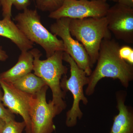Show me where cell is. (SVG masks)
<instances>
[{
  "label": "cell",
  "mask_w": 133,
  "mask_h": 133,
  "mask_svg": "<svg viewBox=\"0 0 133 133\" xmlns=\"http://www.w3.org/2000/svg\"><path fill=\"white\" fill-rule=\"evenodd\" d=\"M34 57V74L41 78L49 87L52 92V103L61 111L64 110L66 104L64 101L65 94L61 88L62 76L66 75L68 69L63 64L64 51H56L45 60L40 59L42 54L37 49L30 50Z\"/></svg>",
  "instance_id": "7a4b0ae2"
},
{
  "label": "cell",
  "mask_w": 133,
  "mask_h": 133,
  "mask_svg": "<svg viewBox=\"0 0 133 133\" xmlns=\"http://www.w3.org/2000/svg\"><path fill=\"white\" fill-rule=\"evenodd\" d=\"M8 55L6 52L3 50L2 46H0V61L4 62L8 58Z\"/></svg>",
  "instance_id": "ffe728a7"
},
{
  "label": "cell",
  "mask_w": 133,
  "mask_h": 133,
  "mask_svg": "<svg viewBox=\"0 0 133 133\" xmlns=\"http://www.w3.org/2000/svg\"><path fill=\"white\" fill-rule=\"evenodd\" d=\"M63 60L70 65V76L69 79L66 77L62 79L60 86L64 92L70 91L73 95L72 106L66 114L65 124L68 127H75L77 119H80L83 113L79 108V103L82 101L83 104L87 105L88 100L84 94L83 87L89 83V77L85 72L78 67L74 59L66 53L64 52Z\"/></svg>",
  "instance_id": "5b68a950"
},
{
  "label": "cell",
  "mask_w": 133,
  "mask_h": 133,
  "mask_svg": "<svg viewBox=\"0 0 133 133\" xmlns=\"http://www.w3.org/2000/svg\"><path fill=\"white\" fill-rule=\"evenodd\" d=\"M69 30L72 36L81 43L89 56L92 66L97 60L102 40L111 38V33L108 28L105 16L71 19Z\"/></svg>",
  "instance_id": "3957f363"
},
{
  "label": "cell",
  "mask_w": 133,
  "mask_h": 133,
  "mask_svg": "<svg viewBox=\"0 0 133 133\" xmlns=\"http://www.w3.org/2000/svg\"><path fill=\"white\" fill-rule=\"evenodd\" d=\"M12 84L20 90L31 95H35L47 85L42 78L31 72L17 79Z\"/></svg>",
  "instance_id": "5bb4252c"
},
{
  "label": "cell",
  "mask_w": 133,
  "mask_h": 133,
  "mask_svg": "<svg viewBox=\"0 0 133 133\" xmlns=\"http://www.w3.org/2000/svg\"><path fill=\"white\" fill-rule=\"evenodd\" d=\"M5 124V122L2 119L0 118V133H2L3 129Z\"/></svg>",
  "instance_id": "7402d4cb"
},
{
  "label": "cell",
  "mask_w": 133,
  "mask_h": 133,
  "mask_svg": "<svg viewBox=\"0 0 133 133\" xmlns=\"http://www.w3.org/2000/svg\"><path fill=\"white\" fill-rule=\"evenodd\" d=\"M110 6L104 0H64L63 5L49 17L58 19L66 17L71 19H83L88 17L105 16Z\"/></svg>",
  "instance_id": "52a82bcc"
},
{
  "label": "cell",
  "mask_w": 133,
  "mask_h": 133,
  "mask_svg": "<svg viewBox=\"0 0 133 133\" xmlns=\"http://www.w3.org/2000/svg\"><path fill=\"white\" fill-rule=\"evenodd\" d=\"M3 95V92L1 90V86H0V102H2V101Z\"/></svg>",
  "instance_id": "603a6c76"
},
{
  "label": "cell",
  "mask_w": 133,
  "mask_h": 133,
  "mask_svg": "<svg viewBox=\"0 0 133 133\" xmlns=\"http://www.w3.org/2000/svg\"><path fill=\"white\" fill-rule=\"evenodd\" d=\"M119 55L122 59H124L129 64L133 65V49L128 45L120 47Z\"/></svg>",
  "instance_id": "ac0fdd59"
},
{
  "label": "cell",
  "mask_w": 133,
  "mask_h": 133,
  "mask_svg": "<svg viewBox=\"0 0 133 133\" xmlns=\"http://www.w3.org/2000/svg\"><path fill=\"white\" fill-rule=\"evenodd\" d=\"M117 2L122 5L133 8V0H118Z\"/></svg>",
  "instance_id": "44dd1931"
},
{
  "label": "cell",
  "mask_w": 133,
  "mask_h": 133,
  "mask_svg": "<svg viewBox=\"0 0 133 133\" xmlns=\"http://www.w3.org/2000/svg\"><path fill=\"white\" fill-rule=\"evenodd\" d=\"M36 7L43 12L50 13L58 9L63 5L64 0H33Z\"/></svg>",
  "instance_id": "2e32d148"
},
{
  "label": "cell",
  "mask_w": 133,
  "mask_h": 133,
  "mask_svg": "<svg viewBox=\"0 0 133 133\" xmlns=\"http://www.w3.org/2000/svg\"><path fill=\"white\" fill-rule=\"evenodd\" d=\"M119 113L115 116L109 133H133V113L132 109L125 104V96L116 95Z\"/></svg>",
  "instance_id": "8fae6325"
},
{
  "label": "cell",
  "mask_w": 133,
  "mask_h": 133,
  "mask_svg": "<svg viewBox=\"0 0 133 133\" xmlns=\"http://www.w3.org/2000/svg\"><path fill=\"white\" fill-rule=\"evenodd\" d=\"M14 20L17 26L29 41L43 49L47 58L56 51H65L62 40L58 38L42 24L41 16L36 9H26L16 16Z\"/></svg>",
  "instance_id": "277c9868"
},
{
  "label": "cell",
  "mask_w": 133,
  "mask_h": 133,
  "mask_svg": "<svg viewBox=\"0 0 133 133\" xmlns=\"http://www.w3.org/2000/svg\"><path fill=\"white\" fill-rule=\"evenodd\" d=\"M24 121L18 122L15 120L5 122L2 133H22L26 128Z\"/></svg>",
  "instance_id": "e0dca14e"
},
{
  "label": "cell",
  "mask_w": 133,
  "mask_h": 133,
  "mask_svg": "<svg viewBox=\"0 0 133 133\" xmlns=\"http://www.w3.org/2000/svg\"><path fill=\"white\" fill-rule=\"evenodd\" d=\"M70 20V18L66 17L57 19L51 25V32L62 38L65 49V52L69 54L78 67L85 72L87 76H89L92 72V65L83 45L72 38L71 35L69 28Z\"/></svg>",
  "instance_id": "ba28073f"
},
{
  "label": "cell",
  "mask_w": 133,
  "mask_h": 133,
  "mask_svg": "<svg viewBox=\"0 0 133 133\" xmlns=\"http://www.w3.org/2000/svg\"><path fill=\"white\" fill-rule=\"evenodd\" d=\"M0 36L9 39L21 51L33 48L34 43L29 41L11 19L0 20Z\"/></svg>",
  "instance_id": "4fadbf2b"
},
{
  "label": "cell",
  "mask_w": 133,
  "mask_h": 133,
  "mask_svg": "<svg viewBox=\"0 0 133 133\" xmlns=\"http://www.w3.org/2000/svg\"><path fill=\"white\" fill-rule=\"evenodd\" d=\"M104 1H112L114 2H118V0H104Z\"/></svg>",
  "instance_id": "cb8c5ba5"
},
{
  "label": "cell",
  "mask_w": 133,
  "mask_h": 133,
  "mask_svg": "<svg viewBox=\"0 0 133 133\" xmlns=\"http://www.w3.org/2000/svg\"><path fill=\"white\" fill-rule=\"evenodd\" d=\"M119 43L114 39L106 38L101 44L95 70L89 77L86 95L94 93L98 82L104 78L118 79L122 85L127 88L133 79V66L122 59L119 55Z\"/></svg>",
  "instance_id": "6da1fadb"
},
{
  "label": "cell",
  "mask_w": 133,
  "mask_h": 133,
  "mask_svg": "<svg viewBox=\"0 0 133 133\" xmlns=\"http://www.w3.org/2000/svg\"><path fill=\"white\" fill-rule=\"evenodd\" d=\"M48 86L45 85L33 95L30 108L31 133H52L55 127L53 119L62 111L51 101H46Z\"/></svg>",
  "instance_id": "8992f818"
},
{
  "label": "cell",
  "mask_w": 133,
  "mask_h": 133,
  "mask_svg": "<svg viewBox=\"0 0 133 133\" xmlns=\"http://www.w3.org/2000/svg\"><path fill=\"white\" fill-rule=\"evenodd\" d=\"M108 28L117 39L133 43V8L116 2L105 16Z\"/></svg>",
  "instance_id": "30bf717a"
},
{
  "label": "cell",
  "mask_w": 133,
  "mask_h": 133,
  "mask_svg": "<svg viewBox=\"0 0 133 133\" xmlns=\"http://www.w3.org/2000/svg\"><path fill=\"white\" fill-rule=\"evenodd\" d=\"M0 118L3 119L5 122L15 120L14 115L6 109L2 102H0Z\"/></svg>",
  "instance_id": "d6986e66"
},
{
  "label": "cell",
  "mask_w": 133,
  "mask_h": 133,
  "mask_svg": "<svg viewBox=\"0 0 133 133\" xmlns=\"http://www.w3.org/2000/svg\"><path fill=\"white\" fill-rule=\"evenodd\" d=\"M30 3V0H0L2 16L3 18L11 19L12 6L18 10H23L28 8Z\"/></svg>",
  "instance_id": "9a60e30c"
},
{
  "label": "cell",
  "mask_w": 133,
  "mask_h": 133,
  "mask_svg": "<svg viewBox=\"0 0 133 133\" xmlns=\"http://www.w3.org/2000/svg\"><path fill=\"white\" fill-rule=\"evenodd\" d=\"M34 57L30 50L22 51L14 66L0 74V80L12 84L33 70Z\"/></svg>",
  "instance_id": "7c38bea8"
},
{
  "label": "cell",
  "mask_w": 133,
  "mask_h": 133,
  "mask_svg": "<svg viewBox=\"0 0 133 133\" xmlns=\"http://www.w3.org/2000/svg\"><path fill=\"white\" fill-rule=\"evenodd\" d=\"M0 86L3 91V104L12 113L21 115L26 124V133H31L30 111L33 95L20 90L12 84L1 80Z\"/></svg>",
  "instance_id": "9c48e42d"
}]
</instances>
